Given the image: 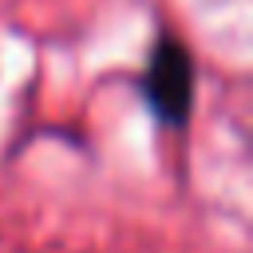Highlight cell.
Wrapping results in <instances>:
<instances>
[{
	"label": "cell",
	"mask_w": 253,
	"mask_h": 253,
	"mask_svg": "<svg viewBox=\"0 0 253 253\" xmlns=\"http://www.w3.org/2000/svg\"><path fill=\"white\" fill-rule=\"evenodd\" d=\"M142 91H146V103L150 111L170 123V126H182L190 119V103H194V63L186 55V47L178 40H158L154 51H150V63H146V75H142Z\"/></svg>",
	"instance_id": "obj_1"
}]
</instances>
